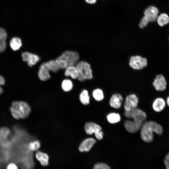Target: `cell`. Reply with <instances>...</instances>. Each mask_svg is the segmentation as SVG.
<instances>
[{"label":"cell","mask_w":169,"mask_h":169,"mask_svg":"<svg viewBox=\"0 0 169 169\" xmlns=\"http://www.w3.org/2000/svg\"><path fill=\"white\" fill-rule=\"evenodd\" d=\"M125 115L128 118L133 119L132 120H125L124 122L126 130L132 133H135L140 130L146 118L145 112L137 108L125 111Z\"/></svg>","instance_id":"obj_1"},{"label":"cell","mask_w":169,"mask_h":169,"mask_svg":"<svg viewBox=\"0 0 169 169\" xmlns=\"http://www.w3.org/2000/svg\"><path fill=\"white\" fill-rule=\"evenodd\" d=\"M141 128V137L143 141L146 142H150L153 141L154 132L160 135L163 132L161 125L153 121L145 122L142 124Z\"/></svg>","instance_id":"obj_2"},{"label":"cell","mask_w":169,"mask_h":169,"mask_svg":"<svg viewBox=\"0 0 169 169\" xmlns=\"http://www.w3.org/2000/svg\"><path fill=\"white\" fill-rule=\"evenodd\" d=\"M10 110L13 116L15 119H24L29 115L31 109L28 104L22 101L13 102L10 107Z\"/></svg>","instance_id":"obj_3"},{"label":"cell","mask_w":169,"mask_h":169,"mask_svg":"<svg viewBox=\"0 0 169 169\" xmlns=\"http://www.w3.org/2000/svg\"><path fill=\"white\" fill-rule=\"evenodd\" d=\"M79 58V55L76 51L66 50L55 60L60 69H64L69 66L76 64Z\"/></svg>","instance_id":"obj_4"},{"label":"cell","mask_w":169,"mask_h":169,"mask_svg":"<svg viewBox=\"0 0 169 169\" xmlns=\"http://www.w3.org/2000/svg\"><path fill=\"white\" fill-rule=\"evenodd\" d=\"M60 68L56 60H51L42 63L39 68L38 75L39 79L42 81H46L50 78L49 71L56 73Z\"/></svg>","instance_id":"obj_5"},{"label":"cell","mask_w":169,"mask_h":169,"mask_svg":"<svg viewBox=\"0 0 169 169\" xmlns=\"http://www.w3.org/2000/svg\"><path fill=\"white\" fill-rule=\"evenodd\" d=\"M78 72V80L83 82L87 79L93 78L92 70L90 65L84 61L77 62L75 65Z\"/></svg>","instance_id":"obj_6"},{"label":"cell","mask_w":169,"mask_h":169,"mask_svg":"<svg viewBox=\"0 0 169 169\" xmlns=\"http://www.w3.org/2000/svg\"><path fill=\"white\" fill-rule=\"evenodd\" d=\"M84 128L87 134L91 135L94 134L96 138L99 140L103 138V132L99 125L93 122H88L85 124Z\"/></svg>","instance_id":"obj_7"},{"label":"cell","mask_w":169,"mask_h":169,"mask_svg":"<svg viewBox=\"0 0 169 169\" xmlns=\"http://www.w3.org/2000/svg\"><path fill=\"white\" fill-rule=\"evenodd\" d=\"M147 61L146 58L139 55L131 57L129 61V65L133 69L136 70L142 69L146 66Z\"/></svg>","instance_id":"obj_8"},{"label":"cell","mask_w":169,"mask_h":169,"mask_svg":"<svg viewBox=\"0 0 169 169\" xmlns=\"http://www.w3.org/2000/svg\"><path fill=\"white\" fill-rule=\"evenodd\" d=\"M138 103V98L135 95H130L126 98L124 104V108L125 111L136 108L137 106Z\"/></svg>","instance_id":"obj_9"},{"label":"cell","mask_w":169,"mask_h":169,"mask_svg":"<svg viewBox=\"0 0 169 169\" xmlns=\"http://www.w3.org/2000/svg\"><path fill=\"white\" fill-rule=\"evenodd\" d=\"M153 85L157 91H163L165 90L167 82L164 75L161 74L157 75L153 82Z\"/></svg>","instance_id":"obj_10"},{"label":"cell","mask_w":169,"mask_h":169,"mask_svg":"<svg viewBox=\"0 0 169 169\" xmlns=\"http://www.w3.org/2000/svg\"><path fill=\"white\" fill-rule=\"evenodd\" d=\"M158 10L155 7L149 6L145 10L144 13L149 22H154L156 20L158 17Z\"/></svg>","instance_id":"obj_11"},{"label":"cell","mask_w":169,"mask_h":169,"mask_svg":"<svg viewBox=\"0 0 169 169\" xmlns=\"http://www.w3.org/2000/svg\"><path fill=\"white\" fill-rule=\"evenodd\" d=\"M95 143V140L93 138H86L80 144L79 147V150L81 152L89 151Z\"/></svg>","instance_id":"obj_12"},{"label":"cell","mask_w":169,"mask_h":169,"mask_svg":"<svg viewBox=\"0 0 169 169\" xmlns=\"http://www.w3.org/2000/svg\"><path fill=\"white\" fill-rule=\"evenodd\" d=\"M23 60L24 62H27L28 65L31 67L38 62L39 57L36 54L27 52L23 54Z\"/></svg>","instance_id":"obj_13"},{"label":"cell","mask_w":169,"mask_h":169,"mask_svg":"<svg viewBox=\"0 0 169 169\" xmlns=\"http://www.w3.org/2000/svg\"><path fill=\"white\" fill-rule=\"evenodd\" d=\"M123 100L122 96L118 94L113 95L110 100V104L111 107L115 109L120 108Z\"/></svg>","instance_id":"obj_14"},{"label":"cell","mask_w":169,"mask_h":169,"mask_svg":"<svg viewBox=\"0 0 169 169\" xmlns=\"http://www.w3.org/2000/svg\"><path fill=\"white\" fill-rule=\"evenodd\" d=\"M35 157L42 166H45L49 165V157L47 154L38 151L36 153Z\"/></svg>","instance_id":"obj_15"},{"label":"cell","mask_w":169,"mask_h":169,"mask_svg":"<svg viewBox=\"0 0 169 169\" xmlns=\"http://www.w3.org/2000/svg\"><path fill=\"white\" fill-rule=\"evenodd\" d=\"M165 106L164 100L161 98H157L153 101L152 107L156 112H159L162 110Z\"/></svg>","instance_id":"obj_16"},{"label":"cell","mask_w":169,"mask_h":169,"mask_svg":"<svg viewBox=\"0 0 169 169\" xmlns=\"http://www.w3.org/2000/svg\"><path fill=\"white\" fill-rule=\"evenodd\" d=\"M64 74L67 77L70 76L74 79H77L78 77V72L76 66L74 65L68 67L65 69Z\"/></svg>","instance_id":"obj_17"},{"label":"cell","mask_w":169,"mask_h":169,"mask_svg":"<svg viewBox=\"0 0 169 169\" xmlns=\"http://www.w3.org/2000/svg\"><path fill=\"white\" fill-rule=\"evenodd\" d=\"M10 45L12 49L14 51L18 50L22 45L21 39L18 37H13L11 39Z\"/></svg>","instance_id":"obj_18"},{"label":"cell","mask_w":169,"mask_h":169,"mask_svg":"<svg viewBox=\"0 0 169 169\" xmlns=\"http://www.w3.org/2000/svg\"><path fill=\"white\" fill-rule=\"evenodd\" d=\"M79 99L81 103L84 105H88L90 102V97L88 91L86 90H83L79 96Z\"/></svg>","instance_id":"obj_19"},{"label":"cell","mask_w":169,"mask_h":169,"mask_svg":"<svg viewBox=\"0 0 169 169\" xmlns=\"http://www.w3.org/2000/svg\"><path fill=\"white\" fill-rule=\"evenodd\" d=\"M156 20L160 26L163 27L169 23V17L165 13H162L158 16Z\"/></svg>","instance_id":"obj_20"},{"label":"cell","mask_w":169,"mask_h":169,"mask_svg":"<svg viewBox=\"0 0 169 169\" xmlns=\"http://www.w3.org/2000/svg\"><path fill=\"white\" fill-rule=\"evenodd\" d=\"M107 119L110 123L115 124L120 121V116L118 113H111L107 115Z\"/></svg>","instance_id":"obj_21"},{"label":"cell","mask_w":169,"mask_h":169,"mask_svg":"<svg viewBox=\"0 0 169 169\" xmlns=\"http://www.w3.org/2000/svg\"><path fill=\"white\" fill-rule=\"evenodd\" d=\"M11 143L8 139V137L0 135V149H7L10 147Z\"/></svg>","instance_id":"obj_22"},{"label":"cell","mask_w":169,"mask_h":169,"mask_svg":"<svg viewBox=\"0 0 169 169\" xmlns=\"http://www.w3.org/2000/svg\"><path fill=\"white\" fill-rule=\"evenodd\" d=\"M41 144L38 140H34L29 142L27 146L28 150L31 151H38L40 148Z\"/></svg>","instance_id":"obj_23"},{"label":"cell","mask_w":169,"mask_h":169,"mask_svg":"<svg viewBox=\"0 0 169 169\" xmlns=\"http://www.w3.org/2000/svg\"><path fill=\"white\" fill-rule=\"evenodd\" d=\"M73 84L72 82L68 79H65L63 80L61 84V87L65 92L70 91L73 88Z\"/></svg>","instance_id":"obj_24"},{"label":"cell","mask_w":169,"mask_h":169,"mask_svg":"<svg viewBox=\"0 0 169 169\" xmlns=\"http://www.w3.org/2000/svg\"><path fill=\"white\" fill-rule=\"evenodd\" d=\"M92 95L94 99L97 101H100L104 98V95L102 90L100 89L94 90L92 92Z\"/></svg>","instance_id":"obj_25"},{"label":"cell","mask_w":169,"mask_h":169,"mask_svg":"<svg viewBox=\"0 0 169 169\" xmlns=\"http://www.w3.org/2000/svg\"><path fill=\"white\" fill-rule=\"evenodd\" d=\"M10 129L6 127H2L0 128V135L8 137L10 133Z\"/></svg>","instance_id":"obj_26"},{"label":"cell","mask_w":169,"mask_h":169,"mask_svg":"<svg viewBox=\"0 0 169 169\" xmlns=\"http://www.w3.org/2000/svg\"><path fill=\"white\" fill-rule=\"evenodd\" d=\"M93 169H110V167L106 164L103 163H99L96 164Z\"/></svg>","instance_id":"obj_27"},{"label":"cell","mask_w":169,"mask_h":169,"mask_svg":"<svg viewBox=\"0 0 169 169\" xmlns=\"http://www.w3.org/2000/svg\"><path fill=\"white\" fill-rule=\"evenodd\" d=\"M149 22L148 19L144 16L140 20L139 24V27L140 28H143L147 26Z\"/></svg>","instance_id":"obj_28"},{"label":"cell","mask_w":169,"mask_h":169,"mask_svg":"<svg viewBox=\"0 0 169 169\" xmlns=\"http://www.w3.org/2000/svg\"><path fill=\"white\" fill-rule=\"evenodd\" d=\"M6 40L0 38V52L5 51L6 47Z\"/></svg>","instance_id":"obj_29"},{"label":"cell","mask_w":169,"mask_h":169,"mask_svg":"<svg viewBox=\"0 0 169 169\" xmlns=\"http://www.w3.org/2000/svg\"><path fill=\"white\" fill-rule=\"evenodd\" d=\"M7 36L6 31L3 28L0 27V38L6 40Z\"/></svg>","instance_id":"obj_30"},{"label":"cell","mask_w":169,"mask_h":169,"mask_svg":"<svg viewBox=\"0 0 169 169\" xmlns=\"http://www.w3.org/2000/svg\"><path fill=\"white\" fill-rule=\"evenodd\" d=\"M6 169H18L17 166L14 163L11 162L7 166Z\"/></svg>","instance_id":"obj_31"},{"label":"cell","mask_w":169,"mask_h":169,"mask_svg":"<svg viewBox=\"0 0 169 169\" xmlns=\"http://www.w3.org/2000/svg\"><path fill=\"white\" fill-rule=\"evenodd\" d=\"M5 83L4 79L2 76L0 75V95L3 92V90L1 87V85H4Z\"/></svg>","instance_id":"obj_32"},{"label":"cell","mask_w":169,"mask_h":169,"mask_svg":"<svg viewBox=\"0 0 169 169\" xmlns=\"http://www.w3.org/2000/svg\"><path fill=\"white\" fill-rule=\"evenodd\" d=\"M86 2L90 4H93L95 3L97 0H85Z\"/></svg>","instance_id":"obj_33"},{"label":"cell","mask_w":169,"mask_h":169,"mask_svg":"<svg viewBox=\"0 0 169 169\" xmlns=\"http://www.w3.org/2000/svg\"><path fill=\"white\" fill-rule=\"evenodd\" d=\"M164 162L166 166V169H169V162L166 160H164Z\"/></svg>","instance_id":"obj_34"},{"label":"cell","mask_w":169,"mask_h":169,"mask_svg":"<svg viewBox=\"0 0 169 169\" xmlns=\"http://www.w3.org/2000/svg\"><path fill=\"white\" fill-rule=\"evenodd\" d=\"M165 160L169 162V153L166 156Z\"/></svg>","instance_id":"obj_35"},{"label":"cell","mask_w":169,"mask_h":169,"mask_svg":"<svg viewBox=\"0 0 169 169\" xmlns=\"http://www.w3.org/2000/svg\"><path fill=\"white\" fill-rule=\"evenodd\" d=\"M166 102L168 105L169 106V96L167 98Z\"/></svg>","instance_id":"obj_36"},{"label":"cell","mask_w":169,"mask_h":169,"mask_svg":"<svg viewBox=\"0 0 169 169\" xmlns=\"http://www.w3.org/2000/svg\"></svg>","instance_id":"obj_37"}]
</instances>
